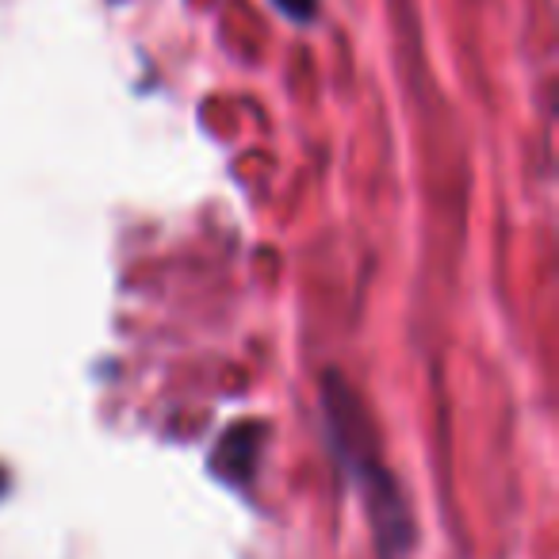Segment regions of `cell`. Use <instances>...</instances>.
<instances>
[{
	"instance_id": "1",
	"label": "cell",
	"mask_w": 559,
	"mask_h": 559,
	"mask_svg": "<svg viewBox=\"0 0 559 559\" xmlns=\"http://www.w3.org/2000/svg\"><path fill=\"white\" fill-rule=\"evenodd\" d=\"M284 16H292L296 24H307V20L314 16V0H272Z\"/></svg>"
}]
</instances>
